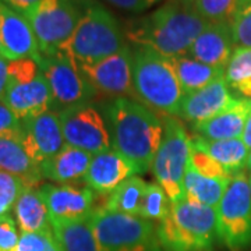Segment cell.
<instances>
[{
    "label": "cell",
    "mask_w": 251,
    "mask_h": 251,
    "mask_svg": "<svg viewBox=\"0 0 251 251\" xmlns=\"http://www.w3.org/2000/svg\"><path fill=\"white\" fill-rule=\"evenodd\" d=\"M49 209L50 225L88 219L95 209V191L78 184L41 186Z\"/></svg>",
    "instance_id": "obj_14"
},
{
    "label": "cell",
    "mask_w": 251,
    "mask_h": 251,
    "mask_svg": "<svg viewBox=\"0 0 251 251\" xmlns=\"http://www.w3.org/2000/svg\"><path fill=\"white\" fill-rule=\"evenodd\" d=\"M234 49L230 24L208 23L184 56L212 67L226 69Z\"/></svg>",
    "instance_id": "obj_19"
},
{
    "label": "cell",
    "mask_w": 251,
    "mask_h": 251,
    "mask_svg": "<svg viewBox=\"0 0 251 251\" xmlns=\"http://www.w3.org/2000/svg\"><path fill=\"white\" fill-rule=\"evenodd\" d=\"M163 137L153 159V179L171 201L184 196V177L191 158V137L176 117L163 116Z\"/></svg>",
    "instance_id": "obj_7"
},
{
    "label": "cell",
    "mask_w": 251,
    "mask_h": 251,
    "mask_svg": "<svg viewBox=\"0 0 251 251\" xmlns=\"http://www.w3.org/2000/svg\"><path fill=\"white\" fill-rule=\"evenodd\" d=\"M191 144L208 153L218 163H221L232 176L244 172V168L247 166L250 150L243 143L242 138L214 141L194 135L191 138Z\"/></svg>",
    "instance_id": "obj_24"
},
{
    "label": "cell",
    "mask_w": 251,
    "mask_h": 251,
    "mask_svg": "<svg viewBox=\"0 0 251 251\" xmlns=\"http://www.w3.org/2000/svg\"><path fill=\"white\" fill-rule=\"evenodd\" d=\"M21 130L23 122L3 100H0V137H21Z\"/></svg>",
    "instance_id": "obj_37"
},
{
    "label": "cell",
    "mask_w": 251,
    "mask_h": 251,
    "mask_svg": "<svg viewBox=\"0 0 251 251\" xmlns=\"http://www.w3.org/2000/svg\"><path fill=\"white\" fill-rule=\"evenodd\" d=\"M206 25L186 0H171L151 14L130 21L126 36L135 46L150 48L171 59L187 53Z\"/></svg>",
    "instance_id": "obj_2"
},
{
    "label": "cell",
    "mask_w": 251,
    "mask_h": 251,
    "mask_svg": "<svg viewBox=\"0 0 251 251\" xmlns=\"http://www.w3.org/2000/svg\"><path fill=\"white\" fill-rule=\"evenodd\" d=\"M216 209L218 237L232 250L251 246V191L246 172L234 175Z\"/></svg>",
    "instance_id": "obj_9"
},
{
    "label": "cell",
    "mask_w": 251,
    "mask_h": 251,
    "mask_svg": "<svg viewBox=\"0 0 251 251\" xmlns=\"http://www.w3.org/2000/svg\"><path fill=\"white\" fill-rule=\"evenodd\" d=\"M82 11L77 0H41L28 11L25 17L34 29L42 57L62 53Z\"/></svg>",
    "instance_id": "obj_8"
},
{
    "label": "cell",
    "mask_w": 251,
    "mask_h": 251,
    "mask_svg": "<svg viewBox=\"0 0 251 251\" xmlns=\"http://www.w3.org/2000/svg\"><path fill=\"white\" fill-rule=\"evenodd\" d=\"M131 69L135 99L162 116H179L184 94L169 59L150 48L137 46Z\"/></svg>",
    "instance_id": "obj_3"
},
{
    "label": "cell",
    "mask_w": 251,
    "mask_h": 251,
    "mask_svg": "<svg viewBox=\"0 0 251 251\" xmlns=\"http://www.w3.org/2000/svg\"><path fill=\"white\" fill-rule=\"evenodd\" d=\"M230 29L234 48H251V0H239Z\"/></svg>",
    "instance_id": "obj_32"
},
{
    "label": "cell",
    "mask_w": 251,
    "mask_h": 251,
    "mask_svg": "<svg viewBox=\"0 0 251 251\" xmlns=\"http://www.w3.org/2000/svg\"><path fill=\"white\" fill-rule=\"evenodd\" d=\"M17 251H63L52 227L39 233H21Z\"/></svg>",
    "instance_id": "obj_34"
},
{
    "label": "cell",
    "mask_w": 251,
    "mask_h": 251,
    "mask_svg": "<svg viewBox=\"0 0 251 251\" xmlns=\"http://www.w3.org/2000/svg\"><path fill=\"white\" fill-rule=\"evenodd\" d=\"M234 98L225 77H221L205 88L184 95L179 116L193 126L198 125L218 115L230 105Z\"/></svg>",
    "instance_id": "obj_18"
},
{
    "label": "cell",
    "mask_w": 251,
    "mask_h": 251,
    "mask_svg": "<svg viewBox=\"0 0 251 251\" xmlns=\"http://www.w3.org/2000/svg\"><path fill=\"white\" fill-rule=\"evenodd\" d=\"M3 102L23 122L52 109V94L44 73L36 78L7 82Z\"/></svg>",
    "instance_id": "obj_16"
},
{
    "label": "cell",
    "mask_w": 251,
    "mask_h": 251,
    "mask_svg": "<svg viewBox=\"0 0 251 251\" xmlns=\"http://www.w3.org/2000/svg\"><path fill=\"white\" fill-rule=\"evenodd\" d=\"M0 1H3L6 6H9L10 9L16 10L25 16L28 11L32 7H35L41 0H0Z\"/></svg>",
    "instance_id": "obj_39"
},
{
    "label": "cell",
    "mask_w": 251,
    "mask_h": 251,
    "mask_svg": "<svg viewBox=\"0 0 251 251\" xmlns=\"http://www.w3.org/2000/svg\"><path fill=\"white\" fill-rule=\"evenodd\" d=\"M59 117L67 145L91 155L112 150L108 123L91 102L64 109L59 112Z\"/></svg>",
    "instance_id": "obj_10"
},
{
    "label": "cell",
    "mask_w": 251,
    "mask_h": 251,
    "mask_svg": "<svg viewBox=\"0 0 251 251\" xmlns=\"http://www.w3.org/2000/svg\"><path fill=\"white\" fill-rule=\"evenodd\" d=\"M16 219L9 214L0 216V251H17L20 233Z\"/></svg>",
    "instance_id": "obj_36"
},
{
    "label": "cell",
    "mask_w": 251,
    "mask_h": 251,
    "mask_svg": "<svg viewBox=\"0 0 251 251\" xmlns=\"http://www.w3.org/2000/svg\"><path fill=\"white\" fill-rule=\"evenodd\" d=\"M225 80L237 97L251 99V48H236L225 69Z\"/></svg>",
    "instance_id": "obj_29"
},
{
    "label": "cell",
    "mask_w": 251,
    "mask_h": 251,
    "mask_svg": "<svg viewBox=\"0 0 251 251\" xmlns=\"http://www.w3.org/2000/svg\"><path fill=\"white\" fill-rule=\"evenodd\" d=\"M190 165L193 169H196L200 175L205 177H211V179H232L233 177L221 163H218L214 158H211L208 153L194 147L193 144H191Z\"/></svg>",
    "instance_id": "obj_33"
},
{
    "label": "cell",
    "mask_w": 251,
    "mask_h": 251,
    "mask_svg": "<svg viewBox=\"0 0 251 251\" xmlns=\"http://www.w3.org/2000/svg\"><path fill=\"white\" fill-rule=\"evenodd\" d=\"M24 188L25 184L23 183V180L0 171V204L6 206L9 211L14 206Z\"/></svg>",
    "instance_id": "obj_35"
},
{
    "label": "cell",
    "mask_w": 251,
    "mask_h": 251,
    "mask_svg": "<svg viewBox=\"0 0 251 251\" xmlns=\"http://www.w3.org/2000/svg\"><path fill=\"white\" fill-rule=\"evenodd\" d=\"M169 62L177 75V80L184 95L202 90L211 82H214L221 77H225V69L208 66L188 56L171 57Z\"/></svg>",
    "instance_id": "obj_25"
},
{
    "label": "cell",
    "mask_w": 251,
    "mask_h": 251,
    "mask_svg": "<svg viewBox=\"0 0 251 251\" xmlns=\"http://www.w3.org/2000/svg\"><path fill=\"white\" fill-rule=\"evenodd\" d=\"M147 186L148 183L140 176H131L109 194L103 205H98L95 208H102L119 214L140 216V209L143 204L144 194L147 191Z\"/></svg>",
    "instance_id": "obj_26"
},
{
    "label": "cell",
    "mask_w": 251,
    "mask_h": 251,
    "mask_svg": "<svg viewBox=\"0 0 251 251\" xmlns=\"http://www.w3.org/2000/svg\"><path fill=\"white\" fill-rule=\"evenodd\" d=\"M216 209L186 196L172 201L171 212L158 225V237L168 251H205L215 242Z\"/></svg>",
    "instance_id": "obj_4"
},
{
    "label": "cell",
    "mask_w": 251,
    "mask_h": 251,
    "mask_svg": "<svg viewBox=\"0 0 251 251\" xmlns=\"http://www.w3.org/2000/svg\"><path fill=\"white\" fill-rule=\"evenodd\" d=\"M131 62L133 50L125 46L117 53L78 69L95 92L113 98L135 99Z\"/></svg>",
    "instance_id": "obj_12"
},
{
    "label": "cell",
    "mask_w": 251,
    "mask_h": 251,
    "mask_svg": "<svg viewBox=\"0 0 251 251\" xmlns=\"http://www.w3.org/2000/svg\"><path fill=\"white\" fill-rule=\"evenodd\" d=\"M0 54L6 60L24 57L41 62L38 41L27 17L0 1Z\"/></svg>",
    "instance_id": "obj_15"
},
{
    "label": "cell",
    "mask_w": 251,
    "mask_h": 251,
    "mask_svg": "<svg viewBox=\"0 0 251 251\" xmlns=\"http://www.w3.org/2000/svg\"><path fill=\"white\" fill-rule=\"evenodd\" d=\"M172 201L158 183H148L144 194L140 216L148 221H163L171 212Z\"/></svg>",
    "instance_id": "obj_31"
},
{
    "label": "cell",
    "mask_w": 251,
    "mask_h": 251,
    "mask_svg": "<svg viewBox=\"0 0 251 251\" xmlns=\"http://www.w3.org/2000/svg\"><path fill=\"white\" fill-rule=\"evenodd\" d=\"M250 99L236 97L218 115L202 123L193 126L198 137L205 140H233L240 138L244 130L246 120L250 115Z\"/></svg>",
    "instance_id": "obj_20"
},
{
    "label": "cell",
    "mask_w": 251,
    "mask_h": 251,
    "mask_svg": "<svg viewBox=\"0 0 251 251\" xmlns=\"http://www.w3.org/2000/svg\"><path fill=\"white\" fill-rule=\"evenodd\" d=\"M92 156L94 155L82 150L66 145L53 159L41 168L42 177L60 184H72L80 179L84 180Z\"/></svg>",
    "instance_id": "obj_23"
},
{
    "label": "cell",
    "mask_w": 251,
    "mask_h": 251,
    "mask_svg": "<svg viewBox=\"0 0 251 251\" xmlns=\"http://www.w3.org/2000/svg\"><path fill=\"white\" fill-rule=\"evenodd\" d=\"M4 214H9V209H7L4 205H1V204H0V216L4 215Z\"/></svg>",
    "instance_id": "obj_42"
},
{
    "label": "cell",
    "mask_w": 251,
    "mask_h": 251,
    "mask_svg": "<svg viewBox=\"0 0 251 251\" xmlns=\"http://www.w3.org/2000/svg\"><path fill=\"white\" fill-rule=\"evenodd\" d=\"M247 169L250 171V175H251V150H250V153H249V159H247Z\"/></svg>",
    "instance_id": "obj_43"
},
{
    "label": "cell",
    "mask_w": 251,
    "mask_h": 251,
    "mask_svg": "<svg viewBox=\"0 0 251 251\" xmlns=\"http://www.w3.org/2000/svg\"><path fill=\"white\" fill-rule=\"evenodd\" d=\"M21 233H39L52 227L49 209L41 187H25L13 206Z\"/></svg>",
    "instance_id": "obj_22"
},
{
    "label": "cell",
    "mask_w": 251,
    "mask_h": 251,
    "mask_svg": "<svg viewBox=\"0 0 251 251\" xmlns=\"http://www.w3.org/2000/svg\"><path fill=\"white\" fill-rule=\"evenodd\" d=\"M52 230L63 251H102L88 219L52 224Z\"/></svg>",
    "instance_id": "obj_27"
},
{
    "label": "cell",
    "mask_w": 251,
    "mask_h": 251,
    "mask_svg": "<svg viewBox=\"0 0 251 251\" xmlns=\"http://www.w3.org/2000/svg\"><path fill=\"white\" fill-rule=\"evenodd\" d=\"M134 175H137L134 165L112 148L92 156L82 183L99 196H109L123 181Z\"/></svg>",
    "instance_id": "obj_17"
},
{
    "label": "cell",
    "mask_w": 251,
    "mask_h": 251,
    "mask_svg": "<svg viewBox=\"0 0 251 251\" xmlns=\"http://www.w3.org/2000/svg\"><path fill=\"white\" fill-rule=\"evenodd\" d=\"M243 140V143L246 144V147L251 150V112L247 120H246V125H244V130H243V134L240 137Z\"/></svg>",
    "instance_id": "obj_41"
},
{
    "label": "cell",
    "mask_w": 251,
    "mask_h": 251,
    "mask_svg": "<svg viewBox=\"0 0 251 251\" xmlns=\"http://www.w3.org/2000/svg\"><path fill=\"white\" fill-rule=\"evenodd\" d=\"M117 9L131 11V13H141L151 9L159 0H106Z\"/></svg>",
    "instance_id": "obj_38"
},
{
    "label": "cell",
    "mask_w": 251,
    "mask_h": 251,
    "mask_svg": "<svg viewBox=\"0 0 251 251\" xmlns=\"http://www.w3.org/2000/svg\"><path fill=\"white\" fill-rule=\"evenodd\" d=\"M249 181H250V191H251V175H250V177H249Z\"/></svg>",
    "instance_id": "obj_44"
},
{
    "label": "cell",
    "mask_w": 251,
    "mask_h": 251,
    "mask_svg": "<svg viewBox=\"0 0 251 251\" xmlns=\"http://www.w3.org/2000/svg\"><path fill=\"white\" fill-rule=\"evenodd\" d=\"M0 171L17 176L25 187H38L44 179L41 168L21 143V137H0Z\"/></svg>",
    "instance_id": "obj_21"
},
{
    "label": "cell",
    "mask_w": 251,
    "mask_h": 251,
    "mask_svg": "<svg viewBox=\"0 0 251 251\" xmlns=\"http://www.w3.org/2000/svg\"><path fill=\"white\" fill-rule=\"evenodd\" d=\"M41 70L52 94V109L57 113L64 109L90 102L94 92L78 66L66 53L42 57Z\"/></svg>",
    "instance_id": "obj_11"
},
{
    "label": "cell",
    "mask_w": 251,
    "mask_h": 251,
    "mask_svg": "<svg viewBox=\"0 0 251 251\" xmlns=\"http://www.w3.org/2000/svg\"><path fill=\"white\" fill-rule=\"evenodd\" d=\"M230 179H211L200 175L188 165L184 177V196L200 204L216 208L224 197Z\"/></svg>",
    "instance_id": "obj_28"
},
{
    "label": "cell",
    "mask_w": 251,
    "mask_h": 251,
    "mask_svg": "<svg viewBox=\"0 0 251 251\" xmlns=\"http://www.w3.org/2000/svg\"><path fill=\"white\" fill-rule=\"evenodd\" d=\"M21 143L39 168L53 159L67 145L59 113L50 109L39 116L23 120Z\"/></svg>",
    "instance_id": "obj_13"
},
{
    "label": "cell",
    "mask_w": 251,
    "mask_h": 251,
    "mask_svg": "<svg viewBox=\"0 0 251 251\" xmlns=\"http://www.w3.org/2000/svg\"><path fill=\"white\" fill-rule=\"evenodd\" d=\"M7 67H9V60H6L0 54V100H3L7 88Z\"/></svg>",
    "instance_id": "obj_40"
},
{
    "label": "cell",
    "mask_w": 251,
    "mask_h": 251,
    "mask_svg": "<svg viewBox=\"0 0 251 251\" xmlns=\"http://www.w3.org/2000/svg\"><path fill=\"white\" fill-rule=\"evenodd\" d=\"M112 148L131 162L137 173L152 168L159 150L163 125L155 112L133 98H113L105 108Z\"/></svg>",
    "instance_id": "obj_1"
},
{
    "label": "cell",
    "mask_w": 251,
    "mask_h": 251,
    "mask_svg": "<svg viewBox=\"0 0 251 251\" xmlns=\"http://www.w3.org/2000/svg\"><path fill=\"white\" fill-rule=\"evenodd\" d=\"M90 224L102 251H162L158 226L141 216L95 208Z\"/></svg>",
    "instance_id": "obj_6"
},
{
    "label": "cell",
    "mask_w": 251,
    "mask_h": 251,
    "mask_svg": "<svg viewBox=\"0 0 251 251\" xmlns=\"http://www.w3.org/2000/svg\"><path fill=\"white\" fill-rule=\"evenodd\" d=\"M206 23H229L236 13L239 0H186Z\"/></svg>",
    "instance_id": "obj_30"
},
{
    "label": "cell",
    "mask_w": 251,
    "mask_h": 251,
    "mask_svg": "<svg viewBox=\"0 0 251 251\" xmlns=\"http://www.w3.org/2000/svg\"><path fill=\"white\" fill-rule=\"evenodd\" d=\"M125 46L116 18L98 3L88 1L62 53L72 57L78 67H84L117 53Z\"/></svg>",
    "instance_id": "obj_5"
}]
</instances>
